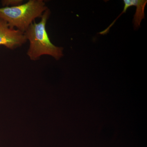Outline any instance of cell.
<instances>
[{"mask_svg":"<svg viewBox=\"0 0 147 147\" xmlns=\"http://www.w3.org/2000/svg\"><path fill=\"white\" fill-rule=\"evenodd\" d=\"M27 41L24 33L12 28L5 21L0 19V45L13 50L21 47Z\"/></svg>","mask_w":147,"mask_h":147,"instance_id":"cell-3","label":"cell"},{"mask_svg":"<svg viewBox=\"0 0 147 147\" xmlns=\"http://www.w3.org/2000/svg\"><path fill=\"white\" fill-rule=\"evenodd\" d=\"M137 0H124L123 2L124 3V8L122 12L120 13L119 15L117 18H116L115 19V21H113V23H112L106 29H105L104 30L100 32L99 33L101 35H105L107 34V33L109 32L110 30V28L113 26V25L115 24V23L116 21L118 19L119 17H120L121 15L122 14H123V13H125L129 7H130L132 6H135L136 4H137Z\"/></svg>","mask_w":147,"mask_h":147,"instance_id":"cell-5","label":"cell"},{"mask_svg":"<svg viewBox=\"0 0 147 147\" xmlns=\"http://www.w3.org/2000/svg\"><path fill=\"white\" fill-rule=\"evenodd\" d=\"M23 2V0H3L1 2L3 7H13L21 5Z\"/></svg>","mask_w":147,"mask_h":147,"instance_id":"cell-6","label":"cell"},{"mask_svg":"<svg viewBox=\"0 0 147 147\" xmlns=\"http://www.w3.org/2000/svg\"><path fill=\"white\" fill-rule=\"evenodd\" d=\"M48 8L43 0H30L16 6L0 7V19L12 28L24 33L36 18H41Z\"/></svg>","mask_w":147,"mask_h":147,"instance_id":"cell-2","label":"cell"},{"mask_svg":"<svg viewBox=\"0 0 147 147\" xmlns=\"http://www.w3.org/2000/svg\"><path fill=\"white\" fill-rule=\"evenodd\" d=\"M147 3L145 0H137L135 5L137 7L136 13L133 20L134 30L139 28L142 19L145 18L144 8Z\"/></svg>","mask_w":147,"mask_h":147,"instance_id":"cell-4","label":"cell"},{"mask_svg":"<svg viewBox=\"0 0 147 147\" xmlns=\"http://www.w3.org/2000/svg\"><path fill=\"white\" fill-rule=\"evenodd\" d=\"M51 11L47 9L43 13L38 23L34 21L24 32L29 46L27 55L31 61H36L42 56L47 55L58 61L63 57V47L53 44L48 36L46 24Z\"/></svg>","mask_w":147,"mask_h":147,"instance_id":"cell-1","label":"cell"}]
</instances>
